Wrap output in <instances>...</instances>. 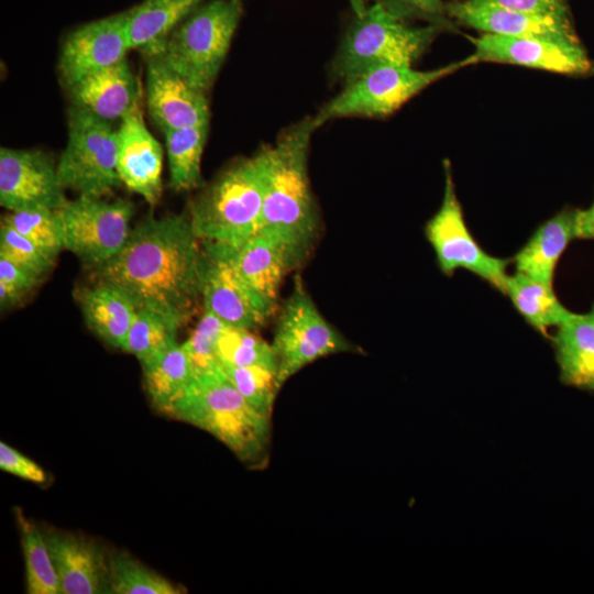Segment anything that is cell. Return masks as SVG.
Masks as SVG:
<instances>
[{"label":"cell","mask_w":594,"mask_h":594,"mask_svg":"<svg viewBox=\"0 0 594 594\" xmlns=\"http://www.w3.org/2000/svg\"><path fill=\"white\" fill-rule=\"evenodd\" d=\"M0 469L34 483H44L46 480L37 463L4 442H0Z\"/></svg>","instance_id":"39"},{"label":"cell","mask_w":594,"mask_h":594,"mask_svg":"<svg viewBox=\"0 0 594 594\" xmlns=\"http://www.w3.org/2000/svg\"><path fill=\"white\" fill-rule=\"evenodd\" d=\"M562 1H564V2H565L566 0H562Z\"/></svg>","instance_id":"43"},{"label":"cell","mask_w":594,"mask_h":594,"mask_svg":"<svg viewBox=\"0 0 594 594\" xmlns=\"http://www.w3.org/2000/svg\"><path fill=\"white\" fill-rule=\"evenodd\" d=\"M201 0H144L128 11V34L131 50L147 56L161 54L174 31Z\"/></svg>","instance_id":"25"},{"label":"cell","mask_w":594,"mask_h":594,"mask_svg":"<svg viewBox=\"0 0 594 594\" xmlns=\"http://www.w3.org/2000/svg\"><path fill=\"white\" fill-rule=\"evenodd\" d=\"M227 324L212 314L205 311L189 338L183 343L196 374L213 370L220 365L217 358L219 339Z\"/></svg>","instance_id":"35"},{"label":"cell","mask_w":594,"mask_h":594,"mask_svg":"<svg viewBox=\"0 0 594 594\" xmlns=\"http://www.w3.org/2000/svg\"><path fill=\"white\" fill-rule=\"evenodd\" d=\"M109 593L179 594L183 590L128 553L109 556Z\"/></svg>","instance_id":"31"},{"label":"cell","mask_w":594,"mask_h":594,"mask_svg":"<svg viewBox=\"0 0 594 594\" xmlns=\"http://www.w3.org/2000/svg\"><path fill=\"white\" fill-rule=\"evenodd\" d=\"M57 165L37 150H0V204L9 211L58 210L68 201Z\"/></svg>","instance_id":"13"},{"label":"cell","mask_w":594,"mask_h":594,"mask_svg":"<svg viewBox=\"0 0 594 594\" xmlns=\"http://www.w3.org/2000/svg\"><path fill=\"white\" fill-rule=\"evenodd\" d=\"M18 521L25 560L28 593L62 594L44 532L30 522L21 512H18Z\"/></svg>","instance_id":"30"},{"label":"cell","mask_w":594,"mask_h":594,"mask_svg":"<svg viewBox=\"0 0 594 594\" xmlns=\"http://www.w3.org/2000/svg\"><path fill=\"white\" fill-rule=\"evenodd\" d=\"M40 278L14 263L0 257V307L13 308L37 286Z\"/></svg>","instance_id":"37"},{"label":"cell","mask_w":594,"mask_h":594,"mask_svg":"<svg viewBox=\"0 0 594 594\" xmlns=\"http://www.w3.org/2000/svg\"><path fill=\"white\" fill-rule=\"evenodd\" d=\"M141 365L148 398L152 405L164 414L196 376L183 343H176Z\"/></svg>","instance_id":"26"},{"label":"cell","mask_w":594,"mask_h":594,"mask_svg":"<svg viewBox=\"0 0 594 594\" xmlns=\"http://www.w3.org/2000/svg\"><path fill=\"white\" fill-rule=\"evenodd\" d=\"M202 248V309L234 328L255 330L264 324L276 309L255 294L228 261L204 244Z\"/></svg>","instance_id":"15"},{"label":"cell","mask_w":594,"mask_h":594,"mask_svg":"<svg viewBox=\"0 0 594 594\" xmlns=\"http://www.w3.org/2000/svg\"><path fill=\"white\" fill-rule=\"evenodd\" d=\"M202 244L228 261L243 282L276 309L282 282L292 271L286 255L276 243L256 233L235 245Z\"/></svg>","instance_id":"20"},{"label":"cell","mask_w":594,"mask_h":594,"mask_svg":"<svg viewBox=\"0 0 594 594\" xmlns=\"http://www.w3.org/2000/svg\"><path fill=\"white\" fill-rule=\"evenodd\" d=\"M45 539L62 594L109 593V556L92 539L57 530Z\"/></svg>","instance_id":"19"},{"label":"cell","mask_w":594,"mask_h":594,"mask_svg":"<svg viewBox=\"0 0 594 594\" xmlns=\"http://www.w3.org/2000/svg\"><path fill=\"white\" fill-rule=\"evenodd\" d=\"M444 25H413L382 1L370 4L346 30L331 63L332 75L348 82L383 65L413 66Z\"/></svg>","instance_id":"4"},{"label":"cell","mask_w":594,"mask_h":594,"mask_svg":"<svg viewBox=\"0 0 594 594\" xmlns=\"http://www.w3.org/2000/svg\"><path fill=\"white\" fill-rule=\"evenodd\" d=\"M87 327L103 342L123 350L136 308L120 289L103 283L76 292Z\"/></svg>","instance_id":"24"},{"label":"cell","mask_w":594,"mask_h":594,"mask_svg":"<svg viewBox=\"0 0 594 594\" xmlns=\"http://www.w3.org/2000/svg\"><path fill=\"white\" fill-rule=\"evenodd\" d=\"M223 372L248 403L260 414L271 418L279 391L276 371L262 366L221 365Z\"/></svg>","instance_id":"34"},{"label":"cell","mask_w":594,"mask_h":594,"mask_svg":"<svg viewBox=\"0 0 594 594\" xmlns=\"http://www.w3.org/2000/svg\"><path fill=\"white\" fill-rule=\"evenodd\" d=\"M209 123L163 131L169 168V186L187 191L202 186L201 157Z\"/></svg>","instance_id":"28"},{"label":"cell","mask_w":594,"mask_h":594,"mask_svg":"<svg viewBox=\"0 0 594 594\" xmlns=\"http://www.w3.org/2000/svg\"><path fill=\"white\" fill-rule=\"evenodd\" d=\"M243 12V0H211L197 7L167 37L165 63L207 92L226 59Z\"/></svg>","instance_id":"6"},{"label":"cell","mask_w":594,"mask_h":594,"mask_svg":"<svg viewBox=\"0 0 594 594\" xmlns=\"http://www.w3.org/2000/svg\"><path fill=\"white\" fill-rule=\"evenodd\" d=\"M118 136L110 121L74 106L67 116V141L57 162L65 189L105 197L122 183L117 168Z\"/></svg>","instance_id":"9"},{"label":"cell","mask_w":594,"mask_h":594,"mask_svg":"<svg viewBox=\"0 0 594 594\" xmlns=\"http://www.w3.org/2000/svg\"><path fill=\"white\" fill-rule=\"evenodd\" d=\"M446 11L452 22L482 33L580 41L570 11L543 15L472 3L469 0L447 2Z\"/></svg>","instance_id":"17"},{"label":"cell","mask_w":594,"mask_h":594,"mask_svg":"<svg viewBox=\"0 0 594 594\" xmlns=\"http://www.w3.org/2000/svg\"><path fill=\"white\" fill-rule=\"evenodd\" d=\"M1 222L28 238L54 262L65 249L58 210L38 208L10 211Z\"/></svg>","instance_id":"32"},{"label":"cell","mask_w":594,"mask_h":594,"mask_svg":"<svg viewBox=\"0 0 594 594\" xmlns=\"http://www.w3.org/2000/svg\"><path fill=\"white\" fill-rule=\"evenodd\" d=\"M549 339L561 383L594 393V302L584 314L571 311Z\"/></svg>","instance_id":"21"},{"label":"cell","mask_w":594,"mask_h":594,"mask_svg":"<svg viewBox=\"0 0 594 594\" xmlns=\"http://www.w3.org/2000/svg\"><path fill=\"white\" fill-rule=\"evenodd\" d=\"M165 414L211 433L250 465L266 460L271 418L248 403L221 365L196 374Z\"/></svg>","instance_id":"3"},{"label":"cell","mask_w":594,"mask_h":594,"mask_svg":"<svg viewBox=\"0 0 594 594\" xmlns=\"http://www.w3.org/2000/svg\"><path fill=\"white\" fill-rule=\"evenodd\" d=\"M0 257L14 263L40 279L48 274L55 263L28 238L2 222Z\"/></svg>","instance_id":"36"},{"label":"cell","mask_w":594,"mask_h":594,"mask_svg":"<svg viewBox=\"0 0 594 594\" xmlns=\"http://www.w3.org/2000/svg\"><path fill=\"white\" fill-rule=\"evenodd\" d=\"M64 246L95 270L124 246L132 228L134 205L127 199L78 196L58 209Z\"/></svg>","instance_id":"11"},{"label":"cell","mask_w":594,"mask_h":594,"mask_svg":"<svg viewBox=\"0 0 594 594\" xmlns=\"http://www.w3.org/2000/svg\"><path fill=\"white\" fill-rule=\"evenodd\" d=\"M472 3L488 4L515 11L536 14H560L568 12L566 3L562 0H469Z\"/></svg>","instance_id":"40"},{"label":"cell","mask_w":594,"mask_h":594,"mask_svg":"<svg viewBox=\"0 0 594 594\" xmlns=\"http://www.w3.org/2000/svg\"><path fill=\"white\" fill-rule=\"evenodd\" d=\"M205 253L188 216H148L138 223L97 283L124 293L136 309L163 314L184 326L201 302Z\"/></svg>","instance_id":"1"},{"label":"cell","mask_w":594,"mask_h":594,"mask_svg":"<svg viewBox=\"0 0 594 594\" xmlns=\"http://www.w3.org/2000/svg\"><path fill=\"white\" fill-rule=\"evenodd\" d=\"M146 101L150 116L162 131L209 123L206 92L189 85L160 54L148 56Z\"/></svg>","instance_id":"18"},{"label":"cell","mask_w":594,"mask_h":594,"mask_svg":"<svg viewBox=\"0 0 594 594\" xmlns=\"http://www.w3.org/2000/svg\"><path fill=\"white\" fill-rule=\"evenodd\" d=\"M140 101L120 120L117 168L127 188L155 206L163 191V150L145 125Z\"/></svg>","instance_id":"16"},{"label":"cell","mask_w":594,"mask_h":594,"mask_svg":"<svg viewBox=\"0 0 594 594\" xmlns=\"http://www.w3.org/2000/svg\"><path fill=\"white\" fill-rule=\"evenodd\" d=\"M130 48L128 12L86 23L66 37L58 62L69 88L80 79L118 64Z\"/></svg>","instance_id":"14"},{"label":"cell","mask_w":594,"mask_h":594,"mask_svg":"<svg viewBox=\"0 0 594 594\" xmlns=\"http://www.w3.org/2000/svg\"><path fill=\"white\" fill-rule=\"evenodd\" d=\"M73 105L107 121L122 119L140 99V88L127 58L69 87Z\"/></svg>","instance_id":"22"},{"label":"cell","mask_w":594,"mask_h":594,"mask_svg":"<svg viewBox=\"0 0 594 594\" xmlns=\"http://www.w3.org/2000/svg\"><path fill=\"white\" fill-rule=\"evenodd\" d=\"M470 40L474 48L464 58L468 66L501 63L568 76H587L594 72V62L581 41L492 33H482Z\"/></svg>","instance_id":"12"},{"label":"cell","mask_w":594,"mask_h":594,"mask_svg":"<svg viewBox=\"0 0 594 594\" xmlns=\"http://www.w3.org/2000/svg\"><path fill=\"white\" fill-rule=\"evenodd\" d=\"M389 9L405 19H421L428 23L444 25L447 29L453 26V22L448 18L443 0H383Z\"/></svg>","instance_id":"38"},{"label":"cell","mask_w":594,"mask_h":594,"mask_svg":"<svg viewBox=\"0 0 594 594\" xmlns=\"http://www.w3.org/2000/svg\"><path fill=\"white\" fill-rule=\"evenodd\" d=\"M466 66L463 58L429 70L399 65L367 69L345 82L341 92L312 117L314 124L318 129L334 119L387 117L433 82Z\"/></svg>","instance_id":"7"},{"label":"cell","mask_w":594,"mask_h":594,"mask_svg":"<svg viewBox=\"0 0 594 594\" xmlns=\"http://www.w3.org/2000/svg\"><path fill=\"white\" fill-rule=\"evenodd\" d=\"M264 175L258 153L221 172L191 201L189 220L201 242L235 245L261 226Z\"/></svg>","instance_id":"5"},{"label":"cell","mask_w":594,"mask_h":594,"mask_svg":"<svg viewBox=\"0 0 594 594\" xmlns=\"http://www.w3.org/2000/svg\"><path fill=\"white\" fill-rule=\"evenodd\" d=\"M376 1L383 0H349V3L353 10V13L361 14L370 4Z\"/></svg>","instance_id":"42"},{"label":"cell","mask_w":594,"mask_h":594,"mask_svg":"<svg viewBox=\"0 0 594 594\" xmlns=\"http://www.w3.org/2000/svg\"><path fill=\"white\" fill-rule=\"evenodd\" d=\"M444 189L438 211L427 221L425 235L433 249L441 273L452 276L463 268L504 293L512 258L488 254L468 228L453 183L451 165L443 162Z\"/></svg>","instance_id":"10"},{"label":"cell","mask_w":594,"mask_h":594,"mask_svg":"<svg viewBox=\"0 0 594 594\" xmlns=\"http://www.w3.org/2000/svg\"><path fill=\"white\" fill-rule=\"evenodd\" d=\"M504 295L519 315L540 334L549 339V328L560 324L571 312L558 299L553 286L537 282L515 271L505 280Z\"/></svg>","instance_id":"27"},{"label":"cell","mask_w":594,"mask_h":594,"mask_svg":"<svg viewBox=\"0 0 594 594\" xmlns=\"http://www.w3.org/2000/svg\"><path fill=\"white\" fill-rule=\"evenodd\" d=\"M217 358L220 365L262 366L276 371L272 344L254 330L227 326L218 342Z\"/></svg>","instance_id":"33"},{"label":"cell","mask_w":594,"mask_h":594,"mask_svg":"<svg viewBox=\"0 0 594 594\" xmlns=\"http://www.w3.org/2000/svg\"><path fill=\"white\" fill-rule=\"evenodd\" d=\"M578 208L565 207L541 223L514 255L515 271L548 286H553L560 257L575 240Z\"/></svg>","instance_id":"23"},{"label":"cell","mask_w":594,"mask_h":594,"mask_svg":"<svg viewBox=\"0 0 594 594\" xmlns=\"http://www.w3.org/2000/svg\"><path fill=\"white\" fill-rule=\"evenodd\" d=\"M317 128L307 117L257 153L264 175L261 233L276 243L293 270L310 254L320 217L308 174L310 139Z\"/></svg>","instance_id":"2"},{"label":"cell","mask_w":594,"mask_h":594,"mask_svg":"<svg viewBox=\"0 0 594 594\" xmlns=\"http://www.w3.org/2000/svg\"><path fill=\"white\" fill-rule=\"evenodd\" d=\"M575 238L594 240V199L587 209L578 208Z\"/></svg>","instance_id":"41"},{"label":"cell","mask_w":594,"mask_h":594,"mask_svg":"<svg viewBox=\"0 0 594 594\" xmlns=\"http://www.w3.org/2000/svg\"><path fill=\"white\" fill-rule=\"evenodd\" d=\"M182 326L174 319L150 309H136L123 351L133 354L140 363L155 358L177 342Z\"/></svg>","instance_id":"29"},{"label":"cell","mask_w":594,"mask_h":594,"mask_svg":"<svg viewBox=\"0 0 594 594\" xmlns=\"http://www.w3.org/2000/svg\"><path fill=\"white\" fill-rule=\"evenodd\" d=\"M271 344L279 389L293 375L321 358L359 351L322 316L299 275L282 305Z\"/></svg>","instance_id":"8"}]
</instances>
